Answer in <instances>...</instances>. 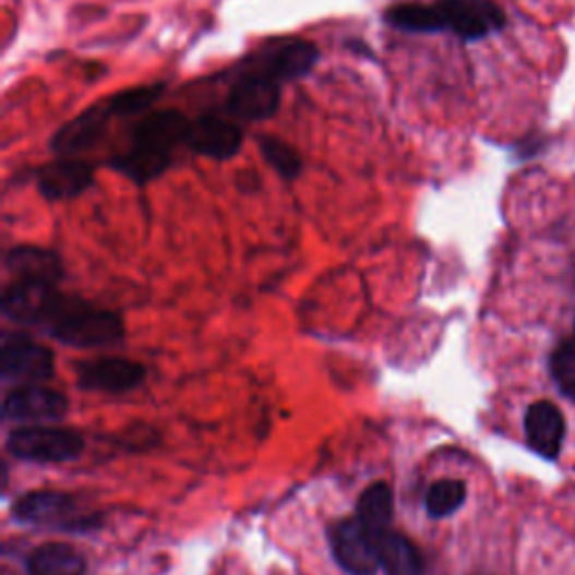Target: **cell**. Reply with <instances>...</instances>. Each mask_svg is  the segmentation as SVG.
Returning a JSON list of instances; mask_svg holds the SVG:
<instances>
[{"instance_id":"1","label":"cell","mask_w":575,"mask_h":575,"mask_svg":"<svg viewBox=\"0 0 575 575\" xmlns=\"http://www.w3.org/2000/svg\"><path fill=\"white\" fill-rule=\"evenodd\" d=\"M44 328L68 347L80 349L110 347V344H118L124 337V324L118 315L63 295Z\"/></svg>"},{"instance_id":"2","label":"cell","mask_w":575,"mask_h":575,"mask_svg":"<svg viewBox=\"0 0 575 575\" xmlns=\"http://www.w3.org/2000/svg\"><path fill=\"white\" fill-rule=\"evenodd\" d=\"M14 517L27 526L55 528L65 532H84L99 524L95 513L82 508L74 496L50 490L27 492L25 496H21L14 504Z\"/></svg>"},{"instance_id":"3","label":"cell","mask_w":575,"mask_h":575,"mask_svg":"<svg viewBox=\"0 0 575 575\" xmlns=\"http://www.w3.org/2000/svg\"><path fill=\"white\" fill-rule=\"evenodd\" d=\"M8 450L23 462L63 464L84 452V439L59 428H19L8 436Z\"/></svg>"},{"instance_id":"4","label":"cell","mask_w":575,"mask_h":575,"mask_svg":"<svg viewBox=\"0 0 575 575\" xmlns=\"http://www.w3.org/2000/svg\"><path fill=\"white\" fill-rule=\"evenodd\" d=\"M281 104V84L265 72H250L229 91L225 110L241 122L271 120Z\"/></svg>"},{"instance_id":"5","label":"cell","mask_w":575,"mask_h":575,"mask_svg":"<svg viewBox=\"0 0 575 575\" xmlns=\"http://www.w3.org/2000/svg\"><path fill=\"white\" fill-rule=\"evenodd\" d=\"M55 373V356L23 335H5L0 347V375L10 385H32Z\"/></svg>"},{"instance_id":"6","label":"cell","mask_w":575,"mask_h":575,"mask_svg":"<svg viewBox=\"0 0 575 575\" xmlns=\"http://www.w3.org/2000/svg\"><path fill=\"white\" fill-rule=\"evenodd\" d=\"M331 549L337 564L351 575H373L380 566L378 538L360 517L342 519L331 528Z\"/></svg>"},{"instance_id":"7","label":"cell","mask_w":575,"mask_h":575,"mask_svg":"<svg viewBox=\"0 0 575 575\" xmlns=\"http://www.w3.org/2000/svg\"><path fill=\"white\" fill-rule=\"evenodd\" d=\"M61 295L55 284L14 279L3 292V313L27 326H46Z\"/></svg>"},{"instance_id":"8","label":"cell","mask_w":575,"mask_h":575,"mask_svg":"<svg viewBox=\"0 0 575 575\" xmlns=\"http://www.w3.org/2000/svg\"><path fill=\"white\" fill-rule=\"evenodd\" d=\"M439 5L447 29L466 41H479L506 25L504 10L492 0H443Z\"/></svg>"},{"instance_id":"9","label":"cell","mask_w":575,"mask_h":575,"mask_svg":"<svg viewBox=\"0 0 575 575\" xmlns=\"http://www.w3.org/2000/svg\"><path fill=\"white\" fill-rule=\"evenodd\" d=\"M110 118H115V115L110 110L108 99L93 104L52 135L50 148L59 158H72L76 153L93 148L106 135Z\"/></svg>"},{"instance_id":"10","label":"cell","mask_w":575,"mask_h":575,"mask_svg":"<svg viewBox=\"0 0 575 575\" xmlns=\"http://www.w3.org/2000/svg\"><path fill=\"white\" fill-rule=\"evenodd\" d=\"M243 129L235 122H227L218 115H203L189 127L187 146L199 156L225 163L232 160L241 151Z\"/></svg>"},{"instance_id":"11","label":"cell","mask_w":575,"mask_h":575,"mask_svg":"<svg viewBox=\"0 0 575 575\" xmlns=\"http://www.w3.org/2000/svg\"><path fill=\"white\" fill-rule=\"evenodd\" d=\"M146 369L140 362H131L124 358H101L82 362L76 378L80 387L91 392H106V394H124L135 390L144 380Z\"/></svg>"},{"instance_id":"12","label":"cell","mask_w":575,"mask_h":575,"mask_svg":"<svg viewBox=\"0 0 575 575\" xmlns=\"http://www.w3.org/2000/svg\"><path fill=\"white\" fill-rule=\"evenodd\" d=\"M95 171L88 163L74 158H59L36 171V187L48 201H68L82 196L93 184Z\"/></svg>"},{"instance_id":"13","label":"cell","mask_w":575,"mask_h":575,"mask_svg":"<svg viewBox=\"0 0 575 575\" xmlns=\"http://www.w3.org/2000/svg\"><path fill=\"white\" fill-rule=\"evenodd\" d=\"M68 411L63 394L46 387H19L3 405V416L14 423H41V420H59Z\"/></svg>"},{"instance_id":"14","label":"cell","mask_w":575,"mask_h":575,"mask_svg":"<svg viewBox=\"0 0 575 575\" xmlns=\"http://www.w3.org/2000/svg\"><path fill=\"white\" fill-rule=\"evenodd\" d=\"M189 127L191 122L178 110L151 112L135 127L131 144L173 156V151L180 144H187Z\"/></svg>"},{"instance_id":"15","label":"cell","mask_w":575,"mask_h":575,"mask_svg":"<svg viewBox=\"0 0 575 575\" xmlns=\"http://www.w3.org/2000/svg\"><path fill=\"white\" fill-rule=\"evenodd\" d=\"M320 48L303 38H295V41L284 44L279 50H275L271 57H265L261 72L273 76L279 84L295 82L301 76L311 74V70L320 63Z\"/></svg>"},{"instance_id":"16","label":"cell","mask_w":575,"mask_h":575,"mask_svg":"<svg viewBox=\"0 0 575 575\" xmlns=\"http://www.w3.org/2000/svg\"><path fill=\"white\" fill-rule=\"evenodd\" d=\"M526 439L535 452L555 458L564 439L562 411L553 403H535L526 411Z\"/></svg>"},{"instance_id":"17","label":"cell","mask_w":575,"mask_h":575,"mask_svg":"<svg viewBox=\"0 0 575 575\" xmlns=\"http://www.w3.org/2000/svg\"><path fill=\"white\" fill-rule=\"evenodd\" d=\"M5 261H8V271L14 275V279L46 281L55 286L61 279V261L50 250L21 245L14 248Z\"/></svg>"},{"instance_id":"18","label":"cell","mask_w":575,"mask_h":575,"mask_svg":"<svg viewBox=\"0 0 575 575\" xmlns=\"http://www.w3.org/2000/svg\"><path fill=\"white\" fill-rule=\"evenodd\" d=\"M380 568L385 575H426V562L420 551L400 532H385L378 540Z\"/></svg>"},{"instance_id":"19","label":"cell","mask_w":575,"mask_h":575,"mask_svg":"<svg viewBox=\"0 0 575 575\" xmlns=\"http://www.w3.org/2000/svg\"><path fill=\"white\" fill-rule=\"evenodd\" d=\"M110 167L137 184H146L160 178L171 167V156L131 144L127 153H120L110 160Z\"/></svg>"},{"instance_id":"20","label":"cell","mask_w":575,"mask_h":575,"mask_svg":"<svg viewBox=\"0 0 575 575\" xmlns=\"http://www.w3.org/2000/svg\"><path fill=\"white\" fill-rule=\"evenodd\" d=\"M29 575H84V555L68 544H44L27 560Z\"/></svg>"},{"instance_id":"21","label":"cell","mask_w":575,"mask_h":575,"mask_svg":"<svg viewBox=\"0 0 575 575\" xmlns=\"http://www.w3.org/2000/svg\"><path fill=\"white\" fill-rule=\"evenodd\" d=\"M385 23L400 32H411V34H436L447 29L441 5L400 3L385 12Z\"/></svg>"},{"instance_id":"22","label":"cell","mask_w":575,"mask_h":575,"mask_svg":"<svg viewBox=\"0 0 575 575\" xmlns=\"http://www.w3.org/2000/svg\"><path fill=\"white\" fill-rule=\"evenodd\" d=\"M360 522L380 540L382 535L392 530L394 519V494L387 483L369 486L358 502Z\"/></svg>"},{"instance_id":"23","label":"cell","mask_w":575,"mask_h":575,"mask_svg":"<svg viewBox=\"0 0 575 575\" xmlns=\"http://www.w3.org/2000/svg\"><path fill=\"white\" fill-rule=\"evenodd\" d=\"M259 148L263 160L271 165L284 180H295L303 171V160L288 142L275 137V135H261Z\"/></svg>"},{"instance_id":"24","label":"cell","mask_w":575,"mask_h":575,"mask_svg":"<svg viewBox=\"0 0 575 575\" xmlns=\"http://www.w3.org/2000/svg\"><path fill=\"white\" fill-rule=\"evenodd\" d=\"M464 502H466V483L456 479H441L432 483V488L426 494L428 515L434 519H443L456 513L464 506Z\"/></svg>"},{"instance_id":"25","label":"cell","mask_w":575,"mask_h":575,"mask_svg":"<svg viewBox=\"0 0 575 575\" xmlns=\"http://www.w3.org/2000/svg\"><path fill=\"white\" fill-rule=\"evenodd\" d=\"M165 84H148V86H137V88H129L122 91L118 95L108 97L110 110L112 115H118V118H133L137 112H144L146 108H151L156 104L163 95H165Z\"/></svg>"},{"instance_id":"26","label":"cell","mask_w":575,"mask_h":575,"mask_svg":"<svg viewBox=\"0 0 575 575\" xmlns=\"http://www.w3.org/2000/svg\"><path fill=\"white\" fill-rule=\"evenodd\" d=\"M551 371L562 394L575 400V342H566L553 354Z\"/></svg>"}]
</instances>
